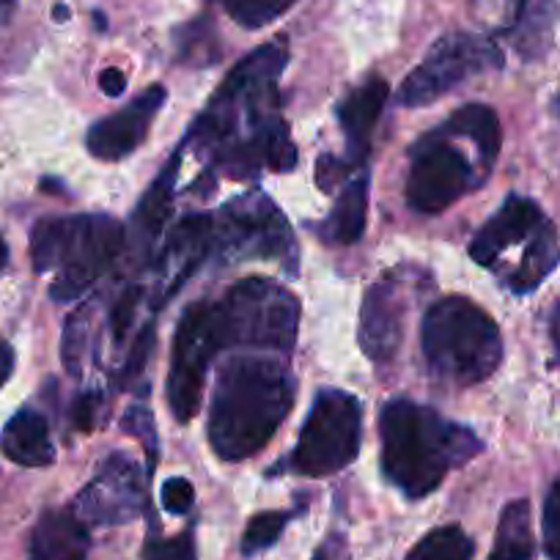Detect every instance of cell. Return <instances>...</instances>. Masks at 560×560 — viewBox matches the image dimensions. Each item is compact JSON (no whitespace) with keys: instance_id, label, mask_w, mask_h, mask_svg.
Returning <instances> with one entry per match:
<instances>
[{"instance_id":"6da1fadb","label":"cell","mask_w":560,"mask_h":560,"mask_svg":"<svg viewBox=\"0 0 560 560\" xmlns=\"http://www.w3.org/2000/svg\"><path fill=\"white\" fill-rule=\"evenodd\" d=\"M287 63L289 42L278 36L253 50L209 100L190 138L212 168L247 179L258 168L287 174L298 165L289 124L280 118L278 80Z\"/></svg>"},{"instance_id":"7a4b0ae2","label":"cell","mask_w":560,"mask_h":560,"mask_svg":"<svg viewBox=\"0 0 560 560\" xmlns=\"http://www.w3.org/2000/svg\"><path fill=\"white\" fill-rule=\"evenodd\" d=\"M298 380L272 358L229 360L220 369L209 412V445L225 462L250 459L292 412Z\"/></svg>"},{"instance_id":"3957f363","label":"cell","mask_w":560,"mask_h":560,"mask_svg":"<svg viewBox=\"0 0 560 560\" xmlns=\"http://www.w3.org/2000/svg\"><path fill=\"white\" fill-rule=\"evenodd\" d=\"M380 440L382 470L412 500L432 494L451 470L483 448L472 429L409 398H393L382 407Z\"/></svg>"},{"instance_id":"277c9868","label":"cell","mask_w":560,"mask_h":560,"mask_svg":"<svg viewBox=\"0 0 560 560\" xmlns=\"http://www.w3.org/2000/svg\"><path fill=\"white\" fill-rule=\"evenodd\" d=\"M124 247V225L110 214H72L39 220L31 234V258L39 275L56 272L50 298L74 303L96 287Z\"/></svg>"},{"instance_id":"5b68a950","label":"cell","mask_w":560,"mask_h":560,"mask_svg":"<svg viewBox=\"0 0 560 560\" xmlns=\"http://www.w3.org/2000/svg\"><path fill=\"white\" fill-rule=\"evenodd\" d=\"M420 343L429 369L451 385L489 380L503 360V338L492 316L467 298H445L423 316Z\"/></svg>"},{"instance_id":"8992f818","label":"cell","mask_w":560,"mask_h":560,"mask_svg":"<svg viewBox=\"0 0 560 560\" xmlns=\"http://www.w3.org/2000/svg\"><path fill=\"white\" fill-rule=\"evenodd\" d=\"M220 341L225 347L292 352L298 341L300 303L269 278H245L218 303Z\"/></svg>"},{"instance_id":"52a82bcc","label":"cell","mask_w":560,"mask_h":560,"mask_svg":"<svg viewBox=\"0 0 560 560\" xmlns=\"http://www.w3.org/2000/svg\"><path fill=\"white\" fill-rule=\"evenodd\" d=\"M214 247L223 261L261 258L280 264L289 275L298 272L292 225L261 190L242 192L220 209V218L214 220Z\"/></svg>"},{"instance_id":"ba28073f","label":"cell","mask_w":560,"mask_h":560,"mask_svg":"<svg viewBox=\"0 0 560 560\" xmlns=\"http://www.w3.org/2000/svg\"><path fill=\"white\" fill-rule=\"evenodd\" d=\"M363 409L347 390H322L300 432L298 448L289 456V470L308 478L341 472L360 454Z\"/></svg>"},{"instance_id":"9c48e42d","label":"cell","mask_w":560,"mask_h":560,"mask_svg":"<svg viewBox=\"0 0 560 560\" xmlns=\"http://www.w3.org/2000/svg\"><path fill=\"white\" fill-rule=\"evenodd\" d=\"M487 179V171L472 163L445 127L429 132L412 149L407 176V203L415 212L440 214L476 190Z\"/></svg>"},{"instance_id":"30bf717a","label":"cell","mask_w":560,"mask_h":560,"mask_svg":"<svg viewBox=\"0 0 560 560\" xmlns=\"http://www.w3.org/2000/svg\"><path fill=\"white\" fill-rule=\"evenodd\" d=\"M500 67H503V52L492 39L478 34H448L404 80L398 89V102L404 107H423L451 94L465 80Z\"/></svg>"},{"instance_id":"8fae6325","label":"cell","mask_w":560,"mask_h":560,"mask_svg":"<svg viewBox=\"0 0 560 560\" xmlns=\"http://www.w3.org/2000/svg\"><path fill=\"white\" fill-rule=\"evenodd\" d=\"M220 349H223V341H220L218 303L201 300L190 305L176 327L174 360H171L168 374V404L182 423L198 415L207 369Z\"/></svg>"},{"instance_id":"7c38bea8","label":"cell","mask_w":560,"mask_h":560,"mask_svg":"<svg viewBox=\"0 0 560 560\" xmlns=\"http://www.w3.org/2000/svg\"><path fill=\"white\" fill-rule=\"evenodd\" d=\"M143 509H147V478L138 462L121 451L102 462L72 505L74 516L85 525H124L138 520Z\"/></svg>"},{"instance_id":"4fadbf2b","label":"cell","mask_w":560,"mask_h":560,"mask_svg":"<svg viewBox=\"0 0 560 560\" xmlns=\"http://www.w3.org/2000/svg\"><path fill=\"white\" fill-rule=\"evenodd\" d=\"M407 319V292L398 272H385L374 287L365 292L360 311V347L365 358L376 365H385L396 358L404 338Z\"/></svg>"},{"instance_id":"5bb4252c","label":"cell","mask_w":560,"mask_h":560,"mask_svg":"<svg viewBox=\"0 0 560 560\" xmlns=\"http://www.w3.org/2000/svg\"><path fill=\"white\" fill-rule=\"evenodd\" d=\"M214 247V218L209 214H187L171 231L163 253L154 267V283H158V305L174 298L187 283L192 272L203 264L209 250Z\"/></svg>"},{"instance_id":"9a60e30c","label":"cell","mask_w":560,"mask_h":560,"mask_svg":"<svg viewBox=\"0 0 560 560\" xmlns=\"http://www.w3.org/2000/svg\"><path fill=\"white\" fill-rule=\"evenodd\" d=\"M165 96H168V91L163 85H152L138 100H132V105L96 121L89 129V135H85L89 152L96 160H105V163H116V160H124L127 154H132L149 135L154 116L165 105Z\"/></svg>"},{"instance_id":"2e32d148","label":"cell","mask_w":560,"mask_h":560,"mask_svg":"<svg viewBox=\"0 0 560 560\" xmlns=\"http://www.w3.org/2000/svg\"><path fill=\"white\" fill-rule=\"evenodd\" d=\"M544 212L536 201L522 196H509L503 207L478 229V234L470 242V258L481 267H494L503 253L511 247L522 245L530 240L544 225Z\"/></svg>"},{"instance_id":"e0dca14e","label":"cell","mask_w":560,"mask_h":560,"mask_svg":"<svg viewBox=\"0 0 560 560\" xmlns=\"http://www.w3.org/2000/svg\"><path fill=\"white\" fill-rule=\"evenodd\" d=\"M387 94H390V89H387L385 78L371 74V78L363 80V83L341 102V107H338L343 138H347L349 165H360L365 160V154H369L371 132H374L376 121H380Z\"/></svg>"},{"instance_id":"ac0fdd59","label":"cell","mask_w":560,"mask_h":560,"mask_svg":"<svg viewBox=\"0 0 560 560\" xmlns=\"http://www.w3.org/2000/svg\"><path fill=\"white\" fill-rule=\"evenodd\" d=\"M89 558V527L74 511H47L34 527L28 560H85Z\"/></svg>"},{"instance_id":"d6986e66","label":"cell","mask_w":560,"mask_h":560,"mask_svg":"<svg viewBox=\"0 0 560 560\" xmlns=\"http://www.w3.org/2000/svg\"><path fill=\"white\" fill-rule=\"evenodd\" d=\"M0 448L20 467H47L56 462V448L50 440L47 418L36 409H20L12 415L3 434H0Z\"/></svg>"},{"instance_id":"ffe728a7","label":"cell","mask_w":560,"mask_h":560,"mask_svg":"<svg viewBox=\"0 0 560 560\" xmlns=\"http://www.w3.org/2000/svg\"><path fill=\"white\" fill-rule=\"evenodd\" d=\"M560 261V240L558 229L549 220H544L541 229L533 234V240L525 245L520 264L505 275V283L514 294H530L541 287Z\"/></svg>"},{"instance_id":"44dd1931","label":"cell","mask_w":560,"mask_h":560,"mask_svg":"<svg viewBox=\"0 0 560 560\" xmlns=\"http://www.w3.org/2000/svg\"><path fill=\"white\" fill-rule=\"evenodd\" d=\"M179 165H182V152H176L174 160L163 168V174H160L158 179H154V185L147 190L138 212H135L132 236L135 242H140L143 247L152 245V242L158 240L165 220H168L171 207H174V182H176V174H179Z\"/></svg>"},{"instance_id":"7402d4cb","label":"cell","mask_w":560,"mask_h":560,"mask_svg":"<svg viewBox=\"0 0 560 560\" xmlns=\"http://www.w3.org/2000/svg\"><path fill=\"white\" fill-rule=\"evenodd\" d=\"M365 214H369V179L358 176L341 190L330 218L322 225V236L336 245H354L365 231Z\"/></svg>"},{"instance_id":"603a6c76","label":"cell","mask_w":560,"mask_h":560,"mask_svg":"<svg viewBox=\"0 0 560 560\" xmlns=\"http://www.w3.org/2000/svg\"><path fill=\"white\" fill-rule=\"evenodd\" d=\"M445 127L454 129L465 140H470L476 152L483 158V163L492 168L500 152V140H503V135H500V118L492 107L472 102V105H465L462 110H456L445 121Z\"/></svg>"},{"instance_id":"cb8c5ba5","label":"cell","mask_w":560,"mask_h":560,"mask_svg":"<svg viewBox=\"0 0 560 560\" xmlns=\"http://www.w3.org/2000/svg\"><path fill=\"white\" fill-rule=\"evenodd\" d=\"M555 25V0H522L511 28L516 50L525 58H541L549 50Z\"/></svg>"},{"instance_id":"d4e9b609","label":"cell","mask_w":560,"mask_h":560,"mask_svg":"<svg viewBox=\"0 0 560 560\" xmlns=\"http://www.w3.org/2000/svg\"><path fill=\"white\" fill-rule=\"evenodd\" d=\"M536 544H533L530 527V503L527 500H511L500 514L498 536L489 560H533Z\"/></svg>"},{"instance_id":"484cf974","label":"cell","mask_w":560,"mask_h":560,"mask_svg":"<svg viewBox=\"0 0 560 560\" xmlns=\"http://www.w3.org/2000/svg\"><path fill=\"white\" fill-rule=\"evenodd\" d=\"M472 538L459 525H445L420 538L407 560H472Z\"/></svg>"},{"instance_id":"4316f807","label":"cell","mask_w":560,"mask_h":560,"mask_svg":"<svg viewBox=\"0 0 560 560\" xmlns=\"http://www.w3.org/2000/svg\"><path fill=\"white\" fill-rule=\"evenodd\" d=\"M91 349V308H80L78 314H72L67 319V330H63V365L72 376H83L85 371V358H89Z\"/></svg>"},{"instance_id":"83f0119b","label":"cell","mask_w":560,"mask_h":560,"mask_svg":"<svg viewBox=\"0 0 560 560\" xmlns=\"http://www.w3.org/2000/svg\"><path fill=\"white\" fill-rule=\"evenodd\" d=\"M298 0H220V7L225 9L234 23H240L242 28H264V25L275 23L283 12L294 7Z\"/></svg>"},{"instance_id":"f1b7e54d","label":"cell","mask_w":560,"mask_h":560,"mask_svg":"<svg viewBox=\"0 0 560 560\" xmlns=\"http://www.w3.org/2000/svg\"><path fill=\"white\" fill-rule=\"evenodd\" d=\"M289 520H292L289 511H264V514L253 516L245 536H242V552L250 558V555H258L272 547L280 538V533L287 530Z\"/></svg>"},{"instance_id":"f546056e","label":"cell","mask_w":560,"mask_h":560,"mask_svg":"<svg viewBox=\"0 0 560 560\" xmlns=\"http://www.w3.org/2000/svg\"><path fill=\"white\" fill-rule=\"evenodd\" d=\"M544 552L560 560V478H555L544 500Z\"/></svg>"},{"instance_id":"4dcf8cb0","label":"cell","mask_w":560,"mask_h":560,"mask_svg":"<svg viewBox=\"0 0 560 560\" xmlns=\"http://www.w3.org/2000/svg\"><path fill=\"white\" fill-rule=\"evenodd\" d=\"M143 560H196V538L185 530L176 538H152L147 544Z\"/></svg>"},{"instance_id":"1f68e13d","label":"cell","mask_w":560,"mask_h":560,"mask_svg":"<svg viewBox=\"0 0 560 560\" xmlns=\"http://www.w3.org/2000/svg\"><path fill=\"white\" fill-rule=\"evenodd\" d=\"M140 298H143V289L129 287L127 292L121 294V300L113 305L110 330H113V341L116 343H121L124 336H127L129 325H132V319H135V311H138V305H140Z\"/></svg>"},{"instance_id":"d6a6232c","label":"cell","mask_w":560,"mask_h":560,"mask_svg":"<svg viewBox=\"0 0 560 560\" xmlns=\"http://www.w3.org/2000/svg\"><path fill=\"white\" fill-rule=\"evenodd\" d=\"M192 500H196V489H192V483L187 481V478H168V481L163 483V509L168 511V514H187Z\"/></svg>"},{"instance_id":"836d02e7","label":"cell","mask_w":560,"mask_h":560,"mask_svg":"<svg viewBox=\"0 0 560 560\" xmlns=\"http://www.w3.org/2000/svg\"><path fill=\"white\" fill-rule=\"evenodd\" d=\"M121 427H124V432H129V434H135V438L143 440L152 454H158V438H154L158 432H154V418L149 409L132 407L127 412V418L121 420Z\"/></svg>"},{"instance_id":"e575fe53","label":"cell","mask_w":560,"mask_h":560,"mask_svg":"<svg viewBox=\"0 0 560 560\" xmlns=\"http://www.w3.org/2000/svg\"><path fill=\"white\" fill-rule=\"evenodd\" d=\"M100 407H102L100 393H83V396H78V401H74V407H72L74 427H78L83 434L94 432L96 412H100Z\"/></svg>"},{"instance_id":"d590c367","label":"cell","mask_w":560,"mask_h":560,"mask_svg":"<svg viewBox=\"0 0 560 560\" xmlns=\"http://www.w3.org/2000/svg\"><path fill=\"white\" fill-rule=\"evenodd\" d=\"M152 343H154V325H149L147 330H143L138 336V341H135L132 352H129V360H127V363H124V380H135V376H138L140 371H143L149 352H152Z\"/></svg>"},{"instance_id":"8d00e7d4","label":"cell","mask_w":560,"mask_h":560,"mask_svg":"<svg viewBox=\"0 0 560 560\" xmlns=\"http://www.w3.org/2000/svg\"><path fill=\"white\" fill-rule=\"evenodd\" d=\"M347 168L349 163H338L332 154H325V158H319V163H316V185L325 192H330L332 187L338 185V179L347 174Z\"/></svg>"},{"instance_id":"74e56055","label":"cell","mask_w":560,"mask_h":560,"mask_svg":"<svg viewBox=\"0 0 560 560\" xmlns=\"http://www.w3.org/2000/svg\"><path fill=\"white\" fill-rule=\"evenodd\" d=\"M314 560H349V549H347V541H343V536L332 533L327 541H322V547L316 549Z\"/></svg>"},{"instance_id":"f35d334b","label":"cell","mask_w":560,"mask_h":560,"mask_svg":"<svg viewBox=\"0 0 560 560\" xmlns=\"http://www.w3.org/2000/svg\"><path fill=\"white\" fill-rule=\"evenodd\" d=\"M100 89L105 96H121L127 89V78H124L121 69L110 67L100 74Z\"/></svg>"},{"instance_id":"ab89813d","label":"cell","mask_w":560,"mask_h":560,"mask_svg":"<svg viewBox=\"0 0 560 560\" xmlns=\"http://www.w3.org/2000/svg\"><path fill=\"white\" fill-rule=\"evenodd\" d=\"M14 371V349L0 338V387L7 385Z\"/></svg>"},{"instance_id":"60d3db41","label":"cell","mask_w":560,"mask_h":560,"mask_svg":"<svg viewBox=\"0 0 560 560\" xmlns=\"http://www.w3.org/2000/svg\"><path fill=\"white\" fill-rule=\"evenodd\" d=\"M549 336H552L555 358H558V363H560V305H555L552 319H549Z\"/></svg>"},{"instance_id":"b9f144b4","label":"cell","mask_w":560,"mask_h":560,"mask_svg":"<svg viewBox=\"0 0 560 560\" xmlns=\"http://www.w3.org/2000/svg\"><path fill=\"white\" fill-rule=\"evenodd\" d=\"M7 261H9V247H7V242H3V236H0V272H3Z\"/></svg>"},{"instance_id":"7bdbcfd3","label":"cell","mask_w":560,"mask_h":560,"mask_svg":"<svg viewBox=\"0 0 560 560\" xmlns=\"http://www.w3.org/2000/svg\"><path fill=\"white\" fill-rule=\"evenodd\" d=\"M12 7H14V0H0V20L7 18L9 12H12Z\"/></svg>"},{"instance_id":"ee69618b","label":"cell","mask_w":560,"mask_h":560,"mask_svg":"<svg viewBox=\"0 0 560 560\" xmlns=\"http://www.w3.org/2000/svg\"><path fill=\"white\" fill-rule=\"evenodd\" d=\"M558 113H560V96H558Z\"/></svg>"}]
</instances>
